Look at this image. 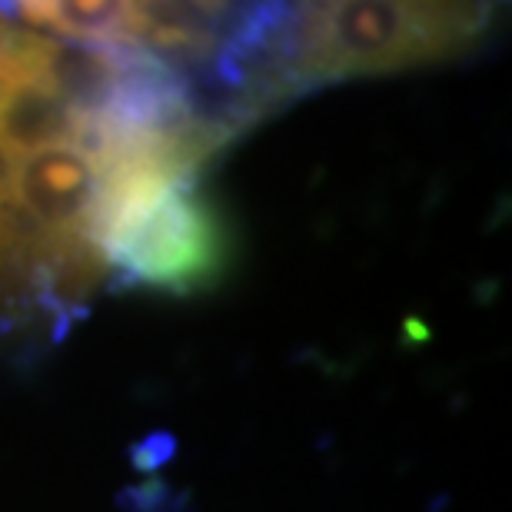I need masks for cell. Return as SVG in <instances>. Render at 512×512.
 Here are the masks:
<instances>
[{
	"mask_svg": "<svg viewBox=\"0 0 512 512\" xmlns=\"http://www.w3.org/2000/svg\"><path fill=\"white\" fill-rule=\"evenodd\" d=\"M486 4H393L343 0L320 4L310 84L356 74L419 67L473 44L489 24Z\"/></svg>",
	"mask_w": 512,
	"mask_h": 512,
	"instance_id": "cell-1",
	"label": "cell"
},
{
	"mask_svg": "<svg viewBox=\"0 0 512 512\" xmlns=\"http://www.w3.org/2000/svg\"><path fill=\"white\" fill-rule=\"evenodd\" d=\"M80 120L84 117L40 80L0 84V143L14 157L57 147V143H74Z\"/></svg>",
	"mask_w": 512,
	"mask_h": 512,
	"instance_id": "cell-4",
	"label": "cell"
},
{
	"mask_svg": "<svg viewBox=\"0 0 512 512\" xmlns=\"http://www.w3.org/2000/svg\"><path fill=\"white\" fill-rule=\"evenodd\" d=\"M97 250L127 283L183 296L223 280L230 263L227 227L193 187L167 190L150 207L114 223Z\"/></svg>",
	"mask_w": 512,
	"mask_h": 512,
	"instance_id": "cell-2",
	"label": "cell"
},
{
	"mask_svg": "<svg viewBox=\"0 0 512 512\" xmlns=\"http://www.w3.org/2000/svg\"><path fill=\"white\" fill-rule=\"evenodd\" d=\"M14 170H17V157L4 147V143H0V197H7V193H10Z\"/></svg>",
	"mask_w": 512,
	"mask_h": 512,
	"instance_id": "cell-6",
	"label": "cell"
},
{
	"mask_svg": "<svg viewBox=\"0 0 512 512\" xmlns=\"http://www.w3.org/2000/svg\"><path fill=\"white\" fill-rule=\"evenodd\" d=\"M100 190L97 160L74 143H57L17 157L10 197L50 237L87 233Z\"/></svg>",
	"mask_w": 512,
	"mask_h": 512,
	"instance_id": "cell-3",
	"label": "cell"
},
{
	"mask_svg": "<svg viewBox=\"0 0 512 512\" xmlns=\"http://www.w3.org/2000/svg\"><path fill=\"white\" fill-rule=\"evenodd\" d=\"M27 24L44 27L54 40L84 47H133L140 30V4L124 0H50V4H17Z\"/></svg>",
	"mask_w": 512,
	"mask_h": 512,
	"instance_id": "cell-5",
	"label": "cell"
},
{
	"mask_svg": "<svg viewBox=\"0 0 512 512\" xmlns=\"http://www.w3.org/2000/svg\"><path fill=\"white\" fill-rule=\"evenodd\" d=\"M10 37H14V27H10V24H7V17L0 14V74H4V64H7Z\"/></svg>",
	"mask_w": 512,
	"mask_h": 512,
	"instance_id": "cell-7",
	"label": "cell"
}]
</instances>
